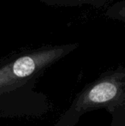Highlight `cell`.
<instances>
[{"label": "cell", "instance_id": "cell-1", "mask_svg": "<svg viewBox=\"0 0 125 126\" xmlns=\"http://www.w3.org/2000/svg\"><path fill=\"white\" fill-rule=\"evenodd\" d=\"M78 47V44L45 46L0 61V118H40L51 110L37 82L46 70Z\"/></svg>", "mask_w": 125, "mask_h": 126}, {"label": "cell", "instance_id": "cell-2", "mask_svg": "<svg viewBox=\"0 0 125 126\" xmlns=\"http://www.w3.org/2000/svg\"><path fill=\"white\" fill-rule=\"evenodd\" d=\"M105 110L111 126H125V66L103 72L86 85L51 126H76L87 112Z\"/></svg>", "mask_w": 125, "mask_h": 126}, {"label": "cell", "instance_id": "cell-3", "mask_svg": "<svg viewBox=\"0 0 125 126\" xmlns=\"http://www.w3.org/2000/svg\"><path fill=\"white\" fill-rule=\"evenodd\" d=\"M114 0H41L44 4L56 7H78L89 5L95 8H101L110 4Z\"/></svg>", "mask_w": 125, "mask_h": 126}, {"label": "cell", "instance_id": "cell-4", "mask_svg": "<svg viewBox=\"0 0 125 126\" xmlns=\"http://www.w3.org/2000/svg\"><path fill=\"white\" fill-rule=\"evenodd\" d=\"M105 15L112 20L125 22V0L117 1L109 5Z\"/></svg>", "mask_w": 125, "mask_h": 126}]
</instances>
